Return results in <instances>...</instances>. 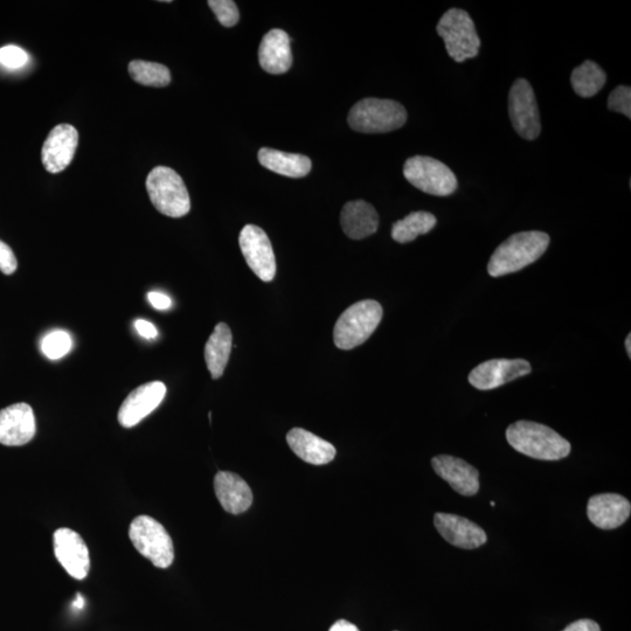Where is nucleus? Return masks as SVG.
Instances as JSON below:
<instances>
[{
    "label": "nucleus",
    "mask_w": 631,
    "mask_h": 631,
    "mask_svg": "<svg viewBox=\"0 0 631 631\" xmlns=\"http://www.w3.org/2000/svg\"><path fill=\"white\" fill-rule=\"evenodd\" d=\"M607 82V74L592 60L574 69L571 83L574 92L584 99H589L600 92Z\"/></svg>",
    "instance_id": "obj_25"
},
{
    "label": "nucleus",
    "mask_w": 631,
    "mask_h": 631,
    "mask_svg": "<svg viewBox=\"0 0 631 631\" xmlns=\"http://www.w3.org/2000/svg\"><path fill=\"white\" fill-rule=\"evenodd\" d=\"M563 631H601L599 624L593 620L584 619L575 621Z\"/></svg>",
    "instance_id": "obj_35"
},
{
    "label": "nucleus",
    "mask_w": 631,
    "mask_h": 631,
    "mask_svg": "<svg viewBox=\"0 0 631 631\" xmlns=\"http://www.w3.org/2000/svg\"><path fill=\"white\" fill-rule=\"evenodd\" d=\"M329 631H360L355 624L346 621L339 620L336 623L332 624Z\"/></svg>",
    "instance_id": "obj_36"
},
{
    "label": "nucleus",
    "mask_w": 631,
    "mask_h": 631,
    "mask_svg": "<svg viewBox=\"0 0 631 631\" xmlns=\"http://www.w3.org/2000/svg\"><path fill=\"white\" fill-rule=\"evenodd\" d=\"M129 74L135 82L148 87L162 88L169 86L171 82L169 68L156 62L131 61Z\"/></svg>",
    "instance_id": "obj_27"
},
{
    "label": "nucleus",
    "mask_w": 631,
    "mask_h": 631,
    "mask_svg": "<svg viewBox=\"0 0 631 631\" xmlns=\"http://www.w3.org/2000/svg\"><path fill=\"white\" fill-rule=\"evenodd\" d=\"M506 440L518 453L542 461H559L570 455L572 447L552 428L533 421H518L506 429Z\"/></svg>",
    "instance_id": "obj_1"
},
{
    "label": "nucleus",
    "mask_w": 631,
    "mask_h": 631,
    "mask_svg": "<svg viewBox=\"0 0 631 631\" xmlns=\"http://www.w3.org/2000/svg\"><path fill=\"white\" fill-rule=\"evenodd\" d=\"M509 114L513 129L524 140L535 141L542 133L536 94L530 82L518 79L509 94Z\"/></svg>",
    "instance_id": "obj_9"
},
{
    "label": "nucleus",
    "mask_w": 631,
    "mask_h": 631,
    "mask_svg": "<svg viewBox=\"0 0 631 631\" xmlns=\"http://www.w3.org/2000/svg\"><path fill=\"white\" fill-rule=\"evenodd\" d=\"M384 310L373 300L360 301L346 309L334 329V342L338 349L352 350L364 344L383 320Z\"/></svg>",
    "instance_id": "obj_3"
},
{
    "label": "nucleus",
    "mask_w": 631,
    "mask_h": 631,
    "mask_svg": "<svg viewBox=\"0 0 631 631\" xmlns=\"http://www.w3.org/2000/svg\"><path fill=\"white\" fill-rule=\"evenodd\" d=\"M72 337L66 331H52L41 341V351L51 360L65 357L72 349Z\"/></svg>",
    "instance_id": "obj_28"
},
{
    "label": "nucleus",
    "mask_w": 631,
    "mask_h": 631,
    "mask_svg": "<svg viewBox=\"0 0 631 631\" xmlns=\"http://www.w3.org/2000/svg\"><path fill=\"white\" fill-rule=\"evenodd\" d=\"M626 349H627L628 356L631 357V335H628L626 339Z\"/></svg>",
    "instance_id": "obj_38"
},
{
    "label": "nucleus",
    "mask_w": 631,
    "mask_h": 631,
    "mask_svg": "<svg viewBox=\"0 0 631 631\" xmlns=\"http://www.w3.org/2000/svg\"><path fill=\"white\" fill-rule=\"evenodd\" d=\"M259 61L263 71L269 74L287 73L293 65L288 33L279 29L269 31L261 41Z\"/></svg>",
    "instance_id": "obj_20"
},
{
    "label": "nucleus",
    "mask_w": 631,
    "mask_h": 631,
    "mask_svg": "<svg viewBox=\"0 0 631 631\" xmlns=\"http://www.w3.org/2000/svg\"><path fill=\"white\" fill-rule=\"evenodd\" d=\"M83 606H85V600H83L82 596L78 594V596H76V600L73 602V607L81 609Z\"/></svg>",
    "instance_id": "obj_37"
},
{
    "label": "nucleus",
    "mask_w": 631,
    "mask_h": 631,
    "mask_svg": "<svg viewBox=\"0 0 631 631\" xmlns=\"http://www.w3.org/2000/svg\"><path fill=\"white\" fill-rule=\"evenodd\" d=\"M631 504L617 494H600L589 498L587 516L601 530L620 528L630 517Z\"/></svg>",
    "instance_id": "obj_18"
},
{
    "label": "nucleus",
    "mask_w": 631,
    "mask_h": 631,
    "mask_svg": "<svg viewBox=\"0 0 631 631\" xmlns=\"http://www.w3.org/2000/svg\"><path fill=\"white\" fill-rule=\"evenodd\" d=\"M436 31L445 41L449 57L459 64L476 58L480 53L481 39L468 12L461 9L448 10L440 19Z\"/></svg>",
    "instance_id": "obj_6"
},
{
    "label": "nucleus",
    "mask_w": 631,
    "mask_h": 631,
    "mask_svg": "<svg viewBox=\"0 0 631 631\" xmlns=\"http://www.w3.org/2000/svg\"><path fill=\"white\" fill-rule=\"evenodd\" d=\"M129 538L135 549L158 568L165 570L175 560V549L168 531L152 517H136L130 524Z\"/></svg>",
    "instance_id": "obj_7"
},
{
    "label": "nucleus",
    "mask_w": 631,
    "mask_h": 631,
    "mask_svg": "<svg viewBox=\"0 0 631 631\" xmlns=\"http://www.w3.org/2000/svg\"><path fill=\"white\" fill-rule=\"evenodd\" d=\"M79 133L71 124L55 127L41 150V162L50 173H60L72 163L78 149Z\"/></svg>",
    "instance_id": "obj_15"
},
{
    "label": "nucleus",
    "mask_w": 631,
    "mask_h": 631,
    "mask_svg": "<svg viewBox=\"0 0 631 631\" xmlns=\"http://www.w3.org/2000/svg\"><path fill=\"white\" fill-rule=\"evenodd\" d=\"M438 223L435 216L429 212H413L404 219L397 221L392 227V238L399 244H408L420 235L433 230Z\"/></svg>",
    "instance_id": "obj_26"
},
{
    "label": "nucleus",
    "mask_w": 631,
    "mask_h": 631,
    "mask_svg": "<svg viewBox=\"0 0 631 631\" xmlns=\"http://www.w3.org/2000/svg\"><path fill=\"white\" fill-rule=\"evenodd\" d=\"M435 473L462 496H474L480 491V473L468 462L450 455L435 456Z\"/></svg>",
    "instance_id": "obj_17"
},
{
    "label": "nucleus",
    "mask_w": 631,
    "mask_h": 631,
    "mask_svg": "<svg viewBox=\"0 0 631 631\" xmlns=\"http://www.w3.org/2000/svg\"><path fill=\"white\" fill-rule=\"evenodd\" d=\"M608 109L620 113L631 119V88L628 86L616 87L609 95Z\"/></svg>",
    "instance_id": "obj_30"
},
{
    "label": "nucleus",
    "mask_w": 631,
    "mask_h": 631,
    "mask_svg": "<svg viewBox=\"0 0 631 631\" xmlns=\"http://www.w3.org/2000/svg\"><path fill=\"white\" fill-rule=\"evenodd\" d=\"M18 268L15 253L11 247L0 240V272L5 275H12Z\"/></svg>",
    "instance_id": "obj_32"
},
{
    "label": "nucleus",
    "mask_w": 631,
    "mask_h": 631,
    "mask_svg": "<svg viewBox=\"0 0 631 631\" xmlns=\"http://www.w3.org/2000/svg\"><path fill=\"white\" fill-rule=\"evenodd\" d=\"M407 112L397 101L364 99L352 107L348 122L351 129L363 134H385L405 126Z\"/></svg>",
    "instance_id": "obj_4"
},
{
    "label": "nucleus",
    "mask_w": 631,
    "mask_h": 631,
    "mask_svg": "<svg viewBox=\"0 0 631 631\" xmlns=\"http://www.w3.org/2000/svg\"><path fill=\"white\" fill-rule=\"evenodd\" d=\"M233 346V335L226 323H219L205 345V360L214 380L224 376Z\"/></svg>",
    "instance_id": "obj_23"
},
{
    "label": "nucleus",
    "mask_w": 631,
    "mask_h": 631,
    "mask_svg": "<svg viewBox=\"0 0 631 631\" xmlns=\"http://www.w3.org/2000/svg\"><path fill=\"white\" fill-rule=\"evenodd\" d=\"M148 300L151 303L152 307L157 310H166L171 307L172 301L169 296H166L162 293H157V291H151L148 294Z\"/></svg>",
    "instance_id": "obj_33"
},
{
    "label": "nucleus",
    "mask_w": 631,
    "mask_h": 631,
    "mask_svg": "<svg viewBox=\"0 0 631 631\" xmlns=\"http://www.w3.org/2000/svg\"><path fill=\"white\" fill-rule=\"evenodd\" d=\"M440 535L460 549L474 550L487 543L488 536L480 526L453 513L438 512L434 517Z\"/></svg>",
    "instance_id": "obj_16"
},
{
    "label": "nucleus",
    "mask_w": 631,
    "mask_h": 631,
    "mask_svg": "<svg viewBox=\"0 0 631 631\" xmlns=\"http://www.w3.org/2000/svg\"><path fill=\"white\" fill-rule=\"evenodd\" d=\"M532 367L524 359H492L484 362L469 374V383L477 390L490 391L511 381L528 376Z\"/></svg>",
    "instance_id": "obj_11"
},
{
    "label": "nucleus",
    "mask_w": 631,
    "mask_h": 631,
    "mask_svg": "<svg viewBox=\"0 0 631 631\" xmlns=\"http://www.w3.org/2000/svg\"><path fill=\"white\" fill-rule=\"evenodd\" d=\"M550 245V235L539 231L513 234L496 248L488 265L492 277L517 273L542 258Z\"/></svg>",
    "instance_id": "obj_2"
},
{
    "label": "nucleus",
    "mask_w": 631,
    "mask_h": 631,
    "mask_svg": "<svg viewBox=\"0 0 631 631\" xmlns=\"http://www.w3.org/2000/svg\"><path fill=\"white\" fill-rule=\"evenodd\" d=\"M135 328L142 337L147 339H155L158 336V331L154 324L144 321L137 320L135 322Z\"/></svg>",
    "instance_id": "obj_34"
},
{
    "label": "nucleus",
    "mask_w": 631,
    "mask_h": 631,
    "mask_svg": "<svg viewBox=\"0 0 631 631\" xmlns=\"http://www.w3.org/2000/svg\"><path fill=\"white\" fill-rule=\"evenodd\" d=\"M54 553L66 572L76 580H83L90 570L89 550L85 540L71 529H59L53 536Z\"/></svg>",
    "instance_id": "obj_12"
},
{
    "label": "nucleus",
    "mask_w": 631,
    "mask_h": 631,
    "mask_svg": "<svg viewBox=\"0 0 631 631\" xmlns=\"http://www.w3.org/2000/svg\"><path fill=\"white\" fill-rule=\"evenodd\" d=\"M259 162L269 171L290 178H302L311 171L310 158L298 154H288L279 150L262 148L259 151Z\"/></svg>",
    "instance_id": "obj_24"
},
{
    "label": "nucleus",
    "mask_w": 631,
    "mask_h": 631,
    "mask_svg": "<svg viewBox=\"0 0 631 631\" xmlns=\"http://www.w3.org/2000/svg\"><path fill=\"white\" fill-rule=\"evenodd\" d=\"M341 225L350 239L362 240L378 231L379 216L376 208L366 201H349L343 207Z\"/></svg>",
    "instance_id": "obj_22"
},
{
    "label": "nucleus",
    "mask_w": 631,
    "mask_h": 631,
    "mask_svg": "<svg viewBox=\"0 0 631 631\" xmlns=\"http://www.w3.org/2000/svg\"><path fill=\"white\" fill-rule=\"evenodd\" d=\"M404 176L416 189L432 196H450L459 186L455 173L446 164L427 156L407 159Z\"/></svg>",
    "instance_id": "obj_8"
},
{
    "label": "nucleus",
    "mask_w": 631,
    "mask_h": 631,
    "mask_svg": "<svg viewBox=\"0 0 631 631\" xmlns=\"http://www.w3.org/2000/svg\"><path fill=\"white\" fill-rule=\"evenodd\" d=\"M214 490L221 506L232 515L246 512L253 504V492L247 482L230 471H219L214 478Z\"/></svg>",
    "instance_id": "obj_19"
},
{
    "label": "nucleus",
    "mask_w": 631,
    "mask_h": 631,
    "mask_svg": "<svg viewBox=\"0 0 631 631\" xmlns=\"http://www.w3.org/2000/svg\"><path fill=\"white\" fill-rule=\"evenodd\" d=\"M287 442L301 460L314 466H324L334 461L337 454L334 445L303 428L291 429L287 434Z\"/></svg>",
    "instance_id": "obj_21"
},
{
    "label": "nucleus",
    "mask_w": 631,
    "mask_h": 631,
    "mask_svg": "<svg viewBox=\"0 0 631 631\" xmlns=\"http://www.w3.org/2000/svg\"><path fill=\"white\" fill-rule=\"evenodd\" d=\"M36 416L30 405L20 402L0 411V443L19 447L29 443L36 435Z\"/></svg>",
    "instance_id": "obj_14"
},
{
    "label": "nucleus",
    "mask_w": 631,
    "mask_h": 631,
    "mask_svg": "<svg viewBox=\"0 0 631 631\" xmlns=\"http://www.w3.org/2000/svg\"><path fill=\"white\" fill-rule=\"evenodd\" d=\"M27 54L17 46L0 48V64L8 68H20L26 65Z\"/></svg>",
    "instance_id": "obj_31"
},
{
    "label": "nucleus",
    "mask_w": 631,
    "mask_h": 631,
    "mask_svg": "<svg viewBox=\"0 0 631 631\" xmlns=\"http://www.w3.org/2000/svg\"><path fill=\"white\" fill-rule=\"evenodd\" d=\"M147 190L152 205L166 217L182 218L191 210L183 178L168 166H157L149 173Z\"/></svg>",
    "instance_id": "obj_5"
},
{
    "label": "nucleus",
    "mask_w": 631,
    "mask_h": 631,
    "mask_svg": "<svg viewBox=\"0 0 631 631\" xmlns=\"http://www.w3.org/2000/svg\"><path fill=\"white\" fill-rule=\"evenodd\" d=\"M239 245L253 273L263 282H272L276 275V259L267 233L258 226L247 225L242 228Z\"/></svg>",
    "instance_id": "obj_10"
},
{
    "label": "nucleus",
    "mask_w": 631,
    "mask_h": 631,
    "mask_svg": "<svg viewBox=\"0 0 631 631\" xmlns=\"http://www.w3.org/2000/svg\"><path fill=\"white\" fill-rule=\"evenodd\" d=\"M219 23L225 27H233L239 23L240 13L233 0H210L208 2Z\"/></svg>",
    "instance_id": "obj_29"
},
{
    "label": "nucleus",
    "mask_w": 631,
    "mask_h": 631,
    "mask_svg": "<svg viewBox=\"0 0 631 631\" xmlns=\"http://www.w3.org/2000/svg\"><path fill=\"white\" fill-rule=\"evenodd\" d=\"M165 394L166 386L162 381H152V383L137 387L123 401L119 415H117L120 425L124 428H131L140 424L162 404Z\"/></svg>",
    "instance_id": "obj_13"
}]
</instances>
